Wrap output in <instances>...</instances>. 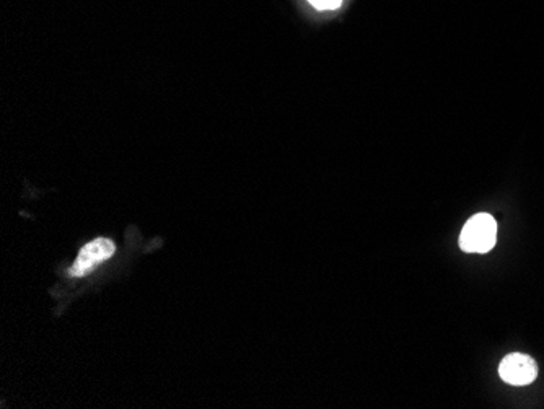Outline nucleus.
<instances>
[{
  "mask_svg": "<svg viewBox=\"0 0 544 409\" xmlns=\"http://www.w3.org/2000/svg\"><path fill=\"white\" fill-rule=\"evenodd\" d=\"M318 10H334L341 5L342 0H308Z\"/></svg>",
  "mask_w": 544,
  "mask_h": 409,
  "instance_id": "20e7f679",
  "label": "nucleus"
},
{
  "mask_svg": "<svg viewBox=\"0 0 544 409\" xmlns=\"http://www.w3.org/2000/svg\"><path fill=\"white\" fill-rule=\"evenodd\" d=\"M499 375L510 385H529L538 377L537 361L520 353L505 355L504 361L499 365Z\"/></svg>",
  "mask_w": 544,
  "mask_h": 409,
  "instance_id": "f03ea898",
  "label": "nucleus"
},
{
  "mask_svg": "<svg viewBox=\"0 0 544 409\" xmlns=\"http://www.w3.org/2000/svg\"><path fill=\"white\" fill-rule=\"evenodd\" d=\"M497 224L490 214L473 215L460 235V248L466 253H488L496 246Z\"/></svg>",
  "mask_w": 544,
  "mask_h": 409,
  "instance_id": "f257e3e1",
  "label": "nucleus"
},
{
  "mask_svg": "<svg viewBox=\"0 0 544 409\" xmlns=\"http://www.w3.org/2000/svg\"><path fill=\"white\" fill-rule=\"evenodd\" d=\"M114 252H116V246L110 238H102V236L95 238L94 242H90L80 250L77 260L74 261L72 268L69 269V275L84 277L103 261L110 260Z\"/></svg>",
  "mask_w": 544,
  "mask_h": 409,
  "instance_id": "7ed1b4c3",
  "label": "nucleus"
}]
</instances>
